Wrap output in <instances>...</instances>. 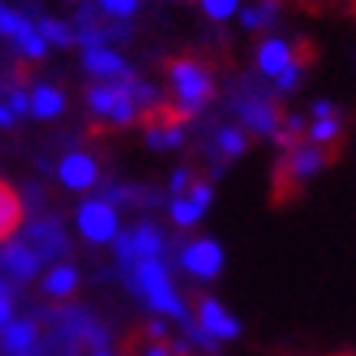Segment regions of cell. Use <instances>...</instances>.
Masks as SVG:
<instances>
[{
  "mask_svg": "<svg viewBox=\"0 0 356 356\" xmlns=\"http://www.w3.org/2000/svg\"><path fill=\"white\" fill-rule=\"evenodd\" d=\"M0 301H7V288H3V281H0Z\"/></svg>",
  "mask_w": 356,
  "mask_h": 356,
  "instance_id": "d6a6232c",
  "label": "cell"
},
{
  "mask_svg": "<svg viewBox=\"0 0 356 356\" xmlns=\"http://www.w3.org/2000/svg\"><path fill=\"white\" fill-rule=\"evenodd\" d=\"M147 144L157 151L184 144V124H170V121H147Z\"/></svg>",
  "mask_w": 356,
  "mask_h": 356,
  "instance_id": "d6986e66",
  "label": "cell"
},
{
  "mask_svg": "<svg viewBox=\"0 0 356 356\" xmlns=\"http://www.w3.org/2000/svg\"><path fill=\"white\" fill-rule=\"evenodd\" d=\"M190 184H193V173L190 170H177L170 177V190H173V196H184L186 190H190Z\"/></svg>",
  "mask_w": 356,
  "mask_h": 356,
  "instance_id": "f1b7e54d",
  "label": "cell"
},
{
  "mask_svg": "<svg viewBox=\"0 0 356 356\" xmlns=\"http://www.w3.org/2000/svg\"><path fill=\"white\" fill-rule=\"evenodd\" d=\"M180 265L196 278H216L222 268V248L213 238H196L180 252Z\"/></svg>",
  "mask_w": 356,
  "mask_h": 356,
  "instance_id": "9c48e42d",
  "label": "cell"
},
{
  "mask_svg": "<svg viewBox=\"0 0 356 356\" xmlns=\"http://www.w3.org/2000/svg\"><path fill=\"white\" fill-rule=\"evenodd\" d=\"M0 265L10 271L13 278L26 281L40 271V252H33L26 242H3V248H0Z\"/></svg>",
  "mask_w": 356,
  "mask_h": 356,
  "instance_id": "7c38bea8",
  "label": "cell"
},
{
  "mask_svg": "<svg viewBox=\"0 0 356 356\" xmlns=\"http://www.w3.org/2000/svg\"><path fill=\"white\" fill-rule=\"evenodd\" d=\"M278 0H259V7H252V10L242 13V23H245L248 30H265L271 23L278 20Z\"/></svg>",
  "mask_w": 356,
  "mask_h": 356,
  "instance_id": "44dd1931",
  "label": "cell"
},
{
  "mask_svg": "<svg viewBox=\"0 0 356 356\" xmlns=\"http://www.w3.org/2000/svg\"><path fill=\"white\" fill-rule=\"evenodd\" d=\"M340 154H343V140H334V144H298V147L281 151V157L275 161V170H271V206L284 209L294 200H301L304 180L314 177L317 170L330 167V163H337Z\"/></svg>",
  "mask_w": 356,
  "mask_h": 356,
  "instance_id": "6da1fadb",
  "label": "cell"
},
{
  "mask_svg": "<svg viewBox=\"0 0 356 356\" xmlns=\"http://www.w3.org/2000/svg\"><path fill=\"white\" fill-rule=\"evenodd\" d=\"M7 105H10V111L17 115V118H23V115H30V92L26 88H13L10 95L3 98Z\"/></svg>",
  "mask_w": 356,
  "mask_h": 356,
  "instance_id": "83f0119b",
  "label": "cell"
},
{
  "mask_svg": "<svg viewBox=\"0 0 356 356\" xmlns=\"http://www.w3.org/2000/svg\"><path fill=\"white\" fill-rule=\"evenodd\" d=\"M82 69H86L88 76L102 79V82H115V79H128L134 76L128 69V63L121 59L115 49H111L108 43L105 46H88V49H82Z\"/></svg>",
  "mask_w": 356,
  "mask_h": 356,
  "instance_id": "30bf717a",
  "label": "cell"
},
{
  "mask_svg": "<svg viewBox=\"0 0 356 356\" xmlns=\"http://www.w3.org/2000/svg\"><path fill=\"white\" fill-rule=\"evenodd\" d=\"M196 324L203 327L213 340H232V337H238V321L232 314L222 311L219 301H213V298H200L196 301Z\"/></svg>",
  "mask_w": 356,
  "mask_h": 356,
  "instance_id": "8fae6325",
  "label": "cell"
},
{
  "mask_svg": "<svg viewBox=\"0 0 356 356\" xmlns=\"http://www.w3.org/2000/svg\"><path fill=\"white\" fill-rule=\"evenodd\" d=\"M248 147L245 134L238 128H219L216 131V151L219 157H226V161H232V157H238V154Z\"/></svg>",
  "mask_w": 356,
  "mask_h": 356,
  "instance_id": "603a6c76",
  "label": "cell"
},
{
  "mask_svg": "<svg viewBox=\"0 0 356 356\" xmlns=\"http://www.w3.org/2000/svg\"><path fill=\"white\" fill-rule=\"evenodd\" d=\"M13 121H17V115L10 111V105L0 102V128H13Z\"/></svg>",
  "mask_w": 356,
  "mask_h": 356,
  "instance_id": "4dcf8cb0",
  "label": "cell"
},
{
  "mask_svg": "<svg viewBox=\"0 0 356 356\" xmlns=\"http://www.w3.org/2000/svg\"><path fill=\"white\" fill-rule=\"evenodd\" d=\"M63 111H65V95L59 88L46 86V82L30 88V115L33 118L49 121V118H59Z\"/></svg>",
  "mask_w": 356,
  "mask_h": 356,
  "instance_id": "4fadbf2b",
  "label": "cell"
},
{
  "mask_svg": "<svg viewBox=\"0 0 356 356\" xmlns=\"http://www.w3.org/2000/svg\"><path fill=\"white\" fill-rule=\"evenodd\" d=\"M13 321V314H10V301H0V330L10 324Z\"/></svg>",
  "mask_w": 356,
  "mask_h": 356,
  "instance_id": "1f68e13d",
  "label": "cell"
},
{
  "mask_svg": "<svg viewBox=\"0 0 356 356\" xmlns=\"http://www.w3.org/2000/svg\"><path fill=\"white\" fill-rule=\"evenodd\" d=\"M163 69H167V82H170V92H173L170 108L186 124V121L196 118L209 105V98L216 95L213 69L203 59H196V56H173V59H167Z\"/></svg>",
  "mask_w": 356,
  "mask_h": 356,
  "instance_id": "7a4b0ae2",
  "label": "cell"
},
{
  "mask_svg": "<svg viewBox=\"0 0 356 356\" xmlns=\"http://www.w3.org/2000/svg\"><path fill=\"white\" fill-rule=\"evenodd\" d=\"M138 3L140 0H98V7L105 17H115V20H128L138 13Z\"/></svg>",
  "mask_w": 356,
  "mask_h": 356,
  "instance_id": "d4e9b609",
  "label": "cell"
},
{
  "mask_svg": "<svg viewBox=\"0 0 356 356\" xmlns=\"http://www.w3.org/2000/svg\"><path fill=\"white\" fill-rule=\"evenodd\" d=\"M33 33H36V23H33L30 17H23L20 10L0 3V36L13 40V46H20L26 36H33Z\"/></svg>",
  "mask_w": 356,
  "mask_h": 356,
  "instance_id": "9a60e30c",
  "label": "cell"
},
{
  "mask_svg": "<svg viewBox=\"0 0 356 356\" xmlns=\"http://www.w3.org/2000/svg\"><path fill=\"white\" fill-rule=\"evenodd\" d=\"M33 340H36V327H33L30 321H10V324L0 330V343H3V350L13 356L26 353L33 346Z\"/></svg>",
  "mask_w": 356,
  "mask_h": 356,
  "instance_id": "2e32d148",
  "label": "cell"
},
{
  "mask_svg": "<svg viewBox=\"0 0 356 356\" xmlns=\"http://www.w3.org/2000/svg\"><path fill=\"white\" fill-rule=\"evenodd\" d=\"M184 196L196 206V209H203V213H206V206L213 203V186L206 184V180H193V184H190V190H186Z\"/></svg>",
  "mask_w": 356,
  "mask_h": 356,
  "instance_id": "484cf974",
  "label": "cell"
},
{
  "mask_svg": "<svg viewBox=\"0 0 356 356\" xmlns=\"http://www.w3.org/2000/svg\"><path fill=\"white\" fill-rule=\"evenodd\" d=\"M291 65V46L284 40H265L259 49V72L268 79H278Z\"/></svg>",
  "mask_w": 356,
  "mask_h": 356,
  "instance_id": "5bb4252c",
  "label": "cell"
},
{
  "mask_svg": "<svg viewBox=\"0 0 356 356\" xmlns=\"http://www.w3.org/2000/svg\"><path fill=\"white\" fill-rule=\"evenodd\" d=\"M92 356H111V353H105V350H95V353H92Z\"/></svg>",
  "mask_w": 356,
  "mask_h": 356,
  "instance_id": "e575fe53",
  "label": "cell"
},
{
  "mask_svg": "<svg viewBox=\"0 0 356 356\" xmlns=\"http://www.w3.org/2000/svg\"><path fill=\"white\" fill-rule=\"evenodd\" d=\"M36 30L43 36L46 43H56V46H72L76 43V30L63 20H53V17H43V20H36Z\"/></svg>",
  "mask_w": 356,
  "mask_h": 356,
  "instance_id": "ffe728a7",
  "label": "cell"
},
{
  "mask_svg": "<svg viewBox=\"0 0 356 356\" xmlns=\"http://www.w3.org/2000/svg\"><path fill=\"white\" fill-rule=\"evenodd\" d=\"M115 252H118V261L124 268H131V265H138L144 259H161L163 255L161 229L151 226V222H140L131 232H118L115 236Z\"/></svg>",
  "mask_w": 356,
  "mask_h": 356,
  "instance_id": "52a82bcc",
  "label": "cell"
},
{
  "mask_svg": "<svg viewBox=\"0 0 356 356\" xmlns=\"http://www.w3.org/2000/svg\"><path fill=\"white\" fill-rule=\"evenodd\" d=\"M238 0H203V10L209 20H226L229 13H236Z\"/></svg>",
  "mask_w": 356,
  "mask_h": 356,
  "instance_id": "4316f807",
  "label": "cell"
},
{
  "mask_svg": "<svg viewBox=\"0 0 356 356\" xmlns=\"http://www.w3.org/2000/svg\"><path fill=\"white\" fill-rule=\"evenodd\" d=\"M20 216H23L20 196L13 193L7 184H0V242H7L13 236V229L20 226Z\"/></svg>",
  "mask_w": 356,
  "mask_h": 356,
  "instance_id": "e0dca14e",
  "label": "cell"
},
{
  "mask_svg": "<svg viewBox=\"0 0 356 356\" xmlns=\"http://www.w3.org/2000/svg\"><path fill=\"white\" fill-rule=\"evenodd\" d=\"M128 281L134 291L147 298V304H151L154 311L167 314V317H177V321H186V307H184V301L177 298V291H173L170 275H167L161 259H144V261H138V265H131Z\"/></svg>",
  "mask_w": 356,
  "mask_h": 356,
  "instance_id": "5b68a950",
  "label": "cell"
},
{
  "mask_svg": "<svg viewBox=\"0 0 356 356\" xmlns=\"http://www.w3.org/2000/svg\"><path fill=\"white\" fill-rule=\"evenodd\" d=\"M229 102H232L238 118L245 121L252 131H259V134H275L278 124L284 121V108L278 105V95L261 88L252 79H238L232 92H229Z\"/></svg>",
  "mask_w": 356,
  "mask_h": 356,
  "instance_id": "3957f363",
  "label": "cell"
},
{
  "mask_svg": "<svg viewBox=\"0 0 356 356\" xmlns=\"http://www.w3.org/2000/svg\"><path fill=\"white\" fill-rule=\"evenodd\" d=\"M56 177H59V184H63L65 190H79V193H82V190H92V186L98 184V163L92 154L72 151L59 161Z\"/></svg>",
  "mask_w": 356,
  "mask_h": 356,
  "instance_id": "ba28073f",
  "label": "cell"
},
{
  "mask_svg": "<svg viewBox=\"0 0 356 356\" xmlns=\"http://www.w3.org/2000/svg\"><path fill=\"white\" fill-rule=\"evenodd\" d=\"M334 140H343V124L340 118H317L307 131V144H334Z\"/></svg>",
  "mask_w": 356,
  "mask_h": 356,
  "instance_id": "7402d4cb",
  "label": "cell"
},
{
  "mask_svg": "<svg viewBox=\"0 0 356 356\" xmlns=\"http://www.w3.org/2000/svg\"><path fill=\"white\" fill-rule=\"evenodd\" d=\"M337 111H334V105H330V102H317V105H314V121L317 118H334Z\"/></svg>",
  "mask_w": 356,
  "mask_h": 356,
  "instance_id": "f546056e",
  "label": "cell"
},
{
  "mask_svg": "<svg viewBox=\"0 0 356 356\" xmlns=\"http://www.w3.org/2000/svg\"><path fill=\"white\" fill-rule=\"evenodd\" d=\"M343 3H346V7H350V10L356 13V0H343Z\"/></svg>",
  "mask_w": 356,
  "mask_h": 356,
  "instance_id": "836d02e7",
  "label": "cell"
},
{
  "mask_svg": "<svg viewBox=\"0 0 356 356\" xmlns=\"http://www.w3.org/2000/svg\"><path fill=\"white\" fill-rule=\"evenodd\" d=\"M76 226L92 245H108L118 236V213L108 200H86L76 213Z\"/></svg>",
  "mask_w": 356,
  "mask_h": 356,
  "instance_id": "8992f818",
  "label": "cell"
},
{
  "mask_svg": "<svg viewBox=\"0 0 356 356\" xmlns=\"http://www.w3.org/2000/svg\"><path fill=\"white\" fill-rule=\"evenodd\" d=\"M203 216V209H196L186 196H173V203H170V219L177 222V226H193L196 219Z\"/></svg>",
  "mask_w": 356,
  "mask_h": 356,
  "instance_id": "cb8c5ba5",
  "label": "cell"
},
{
  "mask_svg": "<svg viewBox=\"0 0 356 356\" xmlns=\"http://www.w3.org/2000/svg\"><path fill=\"white\" fill-rule=\"evenodd\" d=\"M134 82L138 79H115V82H95L86 88V105L95 118L108 121L115 128H124L140 118V105L134 98Z\"/></svg>",
  "mask_w": 356,
  "mask_h": 356,
  "instance_id": "277c9868",
  "label": "cell"
},
{
  "mask_svg": "<svg viewBox=\"0 0 356 356\" xmlns=\"http://www.w3.org/2000/svg\"><path fill=\"white\" fill-rule=\"evenodd\" d=\"M79 288V271L72 265H56V268L46 271L43 278V291L49 298H69V294Z\"/></svg>",
  "mask_w": 356,
  "mask_h": 356,
  "instance_id": "ac0fdd59",
  "label": "cell"
}]
</instances>
